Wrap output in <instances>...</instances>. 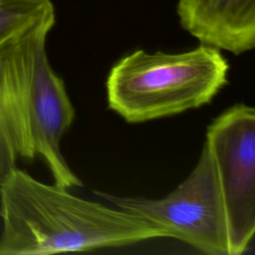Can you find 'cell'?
<instances>
[{"label": "cell", "mask_w": 255, "mask_h": 255, "mask_svg": "<svg viewBox=\"0 0 255 255\" xmlns=\"http://www.w3.org/2000/svg\"><path fill=\"white\" fill-rule=\"evenodd\" d=\"M224 204L229 255L246 252L255 233V110L238 103L207 127Z\"/></svg>", "instance_id": "obj_4"}, {"label": "cell", "mask_w": 255, "mask_h": 255, "mask_svg": "<svg viewBox=\"0 0 255 255\" xmlns=\"http://www.w3.org/2000/svg\"><path fill=\"white\" fill-rule=\"evenodd\" d=\"M94 194L160 228L167 238L182 241L204 254L229 255L217 171L205 142L189 175L161 198L119 196L99 190Z\"/></svg>", "instance_id": "obj_3"}, {"label": "cell", "mask_w": 255, "mask_h": 255, "mask_svg": "<svg viewBox=\"0 0 255 255\" xmlns=\"http://www.w3.org/2000/svg\"><path fill=\"white\" fill-rule=\"evenodd\" d=\"M0 255L82 252L166 238L136 215L76 196L17 166L0 186Z\"/></svg>", "instance_id": "obj_1"}, {"label": "cell", "mask_w": 255, "mask_h": 255, "mask_svg": "<svg viewBox=\"0 0 255 255\" xmlns=\"http://www.w3.org/2000/svg\"><path fill=\"white\" fill-rule=\"evenodd\" d=\"M55 23L52 0H0V47L40 26Z\"/></svg>", "instance_id": "obj_8"}, {"label": "cell", "mask_w": 255, "mask_h": 255, "mask_svg": "<svg viewBox=\"0 0 255 255\" xmlns=\"http://www.w3.org/2000/svg\"><path fill=\"white\" fill-rule=\"evenodd\" d=\"M228 70L221 51L207 45L180 53L138 49L110 70L108 107L130 124L198 109L227 84Z\"/></svg>", "instance_id": "obj_2"}, {"label": "cell", "mask_w": 255, "mask_h": 255, "mask_svg": "<svg viewBox=\"0 0 255 255\" xmlns=\"http://www.w3.org/2000/svg\"><path fill=\"white\" fill-rule=\"evenodd\" d=\"M54 25L40 26L0 47V186L19 158L36 157L30 128L29 88L37 51Z\"/></svg>", "instance_id": "obj_5"}, {"label": "cell", "mask_w": 255, "mask_h": 255, "mask_svg": "<svg viewBox=\"0 0 255 255\" xmlns=\"http://www.w3.org/2000/svg\"><path fill=\"white\" fill-rule=\"evenodd\" d=\"M176 13L202 45L235 56L255 47V0H177Z\"/></svg>", "instance_id": "obj_7"}, {"label": "cell", "mask_w": 255, "mask_h": 255, "mask_svg": "<svg viewBox=\"0 0 255 255\" xmlns=\"http://www.w3.org/2000/svg\"><path fill=\"white\" fill-rule=\"evenodd\" d=\"M30 128L36 156L43 158L55 183L71 188L82 186L63 156L61 140L71 128L76 112L65 83L53 70L46 51L41 47L34 58L29 88Z\"/></svg>", "instance_id": "obj_6"}]
</instances>
